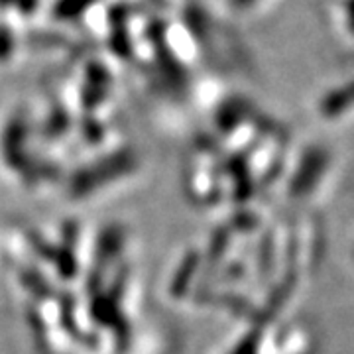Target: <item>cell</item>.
<instances>
[{"label":"cell","instance_id":"2","mask_svg":"<svg viewBox=\"0 0 354 354\" xmlns=\"http://www.w3.org/2000/svg\"><path fill=\"white\" fill-rule=\"evenodd\" d=\"M91 315L95 321H99L101 325H106V327H118L120 323H124L120 319V309H118L116 297L113 293L97 297L91 307Z\"/></svg>","mask_w":354,"mask_h":354},{"label":"cell","instance_id":"1","mask_svg":"<svg viewBox=\"0 0 354 354\" xmlns=\"http://www.w3.org/2000/svg\"><path fill=\"white\" fill-rule=\"evenodd\" d=\"M329 164V158L323 150H311L309 153H305V158L301 160V165L297 167L293 181L290 185V193L293 197H304L305 193L313 191L317 185L319 177L325 174Z\"/></svg>","mask_w":354,"mask_h":354},{"label":"cell","instance_id":"5","mask_svg":"<svg viewBox=\"0 0 354 354\" xmlns=\"http://www.w3.org/2000/svg\"><path fill=\"white\" fill-rule=\"evenodd\" d=\"M260 342H262V330H260V327H256L252 333H248V337L234 348L232 354H256Z\"/></svg>","mask_w":354,"mask_h":354},{"label":"cell","instance_id":"4","mask_svg":"<svg viewBox=\"0 0 354 354\" xmlns=\"http://www.w3.org/2000/svg\"><path fill=\"white\" fill-rule=\"evenodd\" d=\"M197 262H199V258H197V256H189V258H187V262L183 264V272H181V270L177 272V278L176 281H174V293H176V295L183 293V290L187 288V283H189V279H191V272L195 270Z\"/></svg>","mask_w":354,"mask_h":354},{"label":"cell","instance_id":"3","mask_svg":"<svg viewBox=\"0 0 354 354\" xmlns=\"http://www.w3.org/2000/svg\"><path fill=\"white\" fill-rule=\"evenodd\" d=\"M122 248V230L116 227L106 228L99 239V246H97V262L102 268L113 260L116 254Z\"/></svg>","mask_w":354,"mask_h":354}]
</instances>
